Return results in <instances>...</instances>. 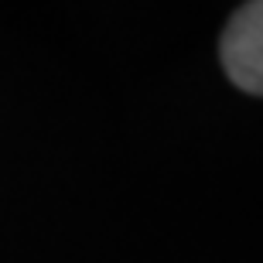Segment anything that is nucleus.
<instances>
[{"label": "nucleus", "mask_w": 263, "mask_h": 263, "mask_svg": "<svg viewBox=\"0 0 263 263\" xmlns=\"http://www.w3.org/2000/svg\"><path fill=\"white\" fill-rule=\"evenodd\" d=\"M226 76L243 92L263 96V0L236 10L219 41Z\"/></svg>", "instance_id": "nucleus-1"}]
</instances>
